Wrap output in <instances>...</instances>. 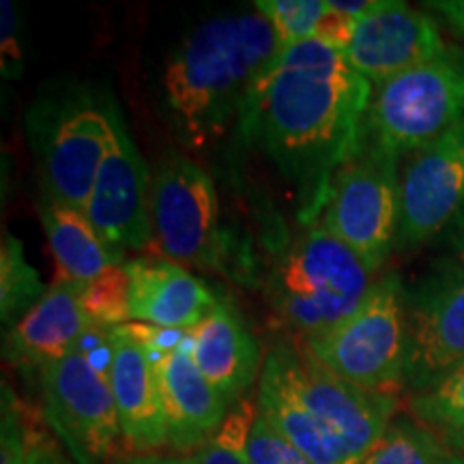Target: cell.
I'll return each mask as SVG.
<instances>
[{
	"instance_id": "6da1fadb",
	"label": "cell",
	"mask_w": 464,
	"mask_h": 464,
	"mask_svg": "<svg viewBox=\"0 0 464 464\" xmlns=\"http://www.w3.org/2000/svg\"><path fill=\"white\" fill-rule=\"evenodd\" d=\"M372 95L344 52L321 37L282 50L266 73L241 136L258 142L297 194L304 224H316L335 170L362 142Z\"/></svg>"
},
{
	"instance_id": "7a4b0ae2",
	"label": "cell",
	"mask_w": 464,
	"mask_h": 464,
	"mask_svg": "<svg viewBox=\"0 0 464 464\" xmlns=\"http://www.w3.org/2000/svg\"><path fill=\"white\" fill-rule=\"evenodd\" d=\"M280 44L258 11L218 15L196 26L168 56L161 103L177 140L189 150L213 149L243 121Z\"/></svg>"
},
{
	"instance_id": "3957f363",
	"label": "cell",
	"mask_w": 464,
	"mask_h": 464,
	"mask_svg": "<svg viewBox=\"0 0 464 464\" xmlns=\"http://www.w3.org/2000/svg\"><path fill=\"white\" fill-rule=\"evenodd\" d=\"M368 265L321 222L284 241L271 260L265 297L288 332L314 338L346 321L372 288Z\"/></svg>"
},
{
	"instance_id": "277c9868",
	"label": "cell",
	"mask_w": 464,
	"mask_h": 464,
	"mask_svg": "<svg viewBox=\"0 0 464 464\" xmlns=\"http://www.w3.org/2000/svg\"><path fill=\"white\" fill-rule=\"evenodd\" d=\"M464 119V50L437 56L374 89L365 136L393 155H415Z\"/></svg>"
},
{
	"instance_id": "5b68a950",
	"label": "cell",
	"mask_w": 464,
	"mask_h": 464,
	"mask_svg": "<svg viewBox=\"0 0 464 464\" xmlns=\"http://www.w3.org/2000/svg\"><path fill=\"white\" fill-rule=\"evenodd\" d=\"M404 293L398 274L382 276L346 321L304 340V348L340 379L368 392L393 393L404 387Z\"/></svg>"
},
{
	"instance_id": "8992f818",
	"label": "cell",
	"mask_w": 464,
	"mask_h": 464,
	"mask_svg": "<svg viewBox=\"0 0 464 464\" xmlns=\"http://www.w3.org/2000/svg\"><path fill=\"white\" fill-rule=\"evenodd\" d=\"M112 102L72 92L33 110V147L45 202L84 211L112 138Z\"/></svg>"
},
{
	"instance_id": "52a82bcc",
	"label": "cell",
	"mask_w": 464,
	"mask_h": 464,
	"mask_svg": "<svg viewBox=\"0 0 464 464\" xmlns=\"http://www.w3.org/2000/svg\"><path fill=\"white\" fill-rule=\"evenodd\" d=\"M398 158L365 136L355 153L335 170L321 224L379 271L398 246L400 232Z\"/></svg>"
},
{
	"instance_id": "ba28073f",
	"label": "cell",
	"mask_w": 464,
	"mask_h": 464,
	"mask_svg": "<svg viewBox=\"0 0 464 464\" xmlns=\"http://www.w3.org/2000/svg\"><path fill=\"white\" fill-rule=\"evenodd\" d=\"M150 219L155 241L168 260L181 266L226 269L216 185L185 153H168L150 179Z\"/></svg>"
},
{
	"instance_id": "9c48e42d",
	"label": "cell",
	"mask_w": 464,
	"mask_h": 464,
	"mask_svg": "<svg viewBox=\"0 0 464 464\" xmlns=\"http://www.w3.org/2000/svg\"><path fill=\"white\" fill-rule=\"evenodd\" d=\"M44 420L75 464H112L123 439L108 372L75 348L39 370Z\"/></svg>"
},
{
	"instance_id": "30bf717a",
	"label": "cell",
	"mask_w": 464,
	"mask_h": 464,
	"mask_svg": "<svg viewBox=\"0 0 464 464\" xmlns=\"http://www.w3.org/2000/svg\"><path fill=\"white\" fill-rule=\"evenodd\" d=\"M404 387L430 390L464 363V263L437 265L404 293Z\"/></svg>"
},
{
	"instance_id": "8fae6325",
	"label": "cell",
	"mask_w": 464,
	"mask_h": 464,
	"mask_svg": "<svg viewBox=\"0 0 464 464\" xmlns=\"http://www.w3.org/2000/svg\"><path fill=\"white\" fill-rule=\"evenodd\" d=\"M266 362L276 365L312 413L346 445L357 464L363 462L392 426L396 413L393 393L368 392L340 379L305 348L280 344L266 355Z\"/></svg>"
},
{
	"instance_id": "7c38bea8",
	"label": "cell",
	"mask_w": 464,
	"mask_h": 464,
	"mask_svg": "<svg viewBox=\"0 0 464 464\" xmlns=\"http://www.w3.org/2000/svg\"><path fill=\"white\" fill-rule=\"evenodd\" d=\"M150 179L140 150L114 106L112 138L84 213L119 263L127 252L153 241Z\"/></svg>"
},
{
	"instance_id": "4fadbf2b",
	"label": "cell",
	"mask_w": 464,
	"mask_h": 464,
	"mask_svg": "<svg viewBox=\"0 0 464 464\" xmlns=\"http://www.w3.org/2000/svg\"><path fill=\"white\" fill-rule=\"evenodd\" d=\"M398 247L434 239L464 205V119L411 155L400 177Z\"/></svg>"
},
{
	"instance_id": "5bb4252c",
	"label": "cell",
	"mask_w": 464,
	"mask_h": 464,
	"mask_svg": "<svg viewBox=\"0 0 464 464\" xmlns=\"http://www.w3.org/2000/svg\"><path fill=\"white\" fill-rule=\"evenodd\" d=\"M445 48L437 22L406 3L382 0L357 22L344 52L348 65L374 89L430 61Z\"/></svg>"
},
{
	"instance_id": "9a60e30c",
	"label": "cell",
	"mask_w": 464,
	"mask_h": 464,
	"mask_svg": "<svg viewBox=\"0 0 464 464\" xmlns=\"http://www.w3.org/2000/svg\"><path fill=\"white\" fill-rule=\"evenodd\" d=\"M110 385L121 432L131 454H150L168 443V423L158 376V359L149 340L136 329L116 327L108 334Z\"/></svg>"
},
{
	"instance_id": "2e32d148",
	"label": "cell",
	"mask_w": 464,
	"mask_h": 464,
	"mask_svg": "<svg viewBox=\"0 0 464 464\" xmlns=\"http://www.w3.org/2000/svg\"><path fill=\"white\" fill-rule=\"evenodd\" d=\"M158 376L168 423V445L177 454L198 451L228 417V404L196 365L189 335L174 340L161 351Z\"/></svg>"
},
{
	"instance_id": "e0dca14e",
	"label": "cell",
	"mask_w": 464,
	"mask_h": 464,
	"mask_svg": "<svg viewBox=\"0 0 464 464\" xmlns=\"http://www.w3.org/2000/svg\"><path fill=\"white\" fill-rule=\"evenodd\" d=\"M86 284L58 280L5 335V359L17 368L42 370L80 348L97 329L86 314L82 295Z\"/></svg>"
},
{
	"instance_id": "ac0fdd59",
	"label": "cell",
	"mask_w": 464,
	"mask_h": 464,
	"mask_svg": "<svg viewBox=\"0 0 464 464\" xmlns=\"http://www.w3.org/2000/svg\"><path fill=\"white\" fill-rule=\"evenodd\" d=\"M131 318L160 329H196L218 305L216 297L181 265L168 258L125 263Z\"/></svg>"
},
{
	"instance_id": "d6986e66",
	"label": "cell",
	"mask_w": 464,
	"mask_h": 464,
	"mask_svg": "<svg viewBox=\"0 0 464 464\" xmlns=\"http://www.w3.org/2000/svg\"><path fill=\"white\" fill-rule=\"evenodd\" d=\"M189 342L196 365L226 404L243 402L258 374L260 346L239 312L218 301L205 321L191 329Z\"/></svg>"
},
{
	"instance_id": "ffe728a7",
	"label": "cell",
	"mask_w": 464,
	"mask_h": 464,
	"mask_svg": "<svg viewBox=\"0 0 464 464\" xmlns=\"http://www.w3.org/2000/svg\"><path fill=\"white\" fill-rule=\"evenodd\" d=\"M256 411L314 464H357L346 445L329 430L271 362L260 374Z\"/></svg>"
},
{
	"instance_id": "44dd1931",
	"label": "cell",
	"mask_w": 464,
	"mask_h": 464,
	"mask_svg": "<svg viewBox=\"0 0 464 464\" xmlns=\"http://www.w3.org/2000/svg\"><path fill=\"white\" fill-rule=\"evenodd\" d=\"M39 216L61 271V280L91 284L108 269L121 265L92 228L84 211L44 200Z\"/></svg>"
},
{
	"instance_id": "7402d4cb",
	"label": "cell",
	"mask_w": 464,
	"mask_h": 464,
	"mask_svg": "<svg viewBox=\"0 0 464 464\" xmlns=\"http://www.w3.org/2000/svg\"><path fill=\"white\" fill-rule=\"evenodd\" d=\"M3 443L0 464H69L45 426L3 385Z\"/></svg>"
},
{
	"instance_id": "603a6c76",
	"label": "cell",
	"mask_w": 464,
	"mask_h": 464,
	"mask_svg": "<svg viewBox=\"0 0 464 464\" xmlns=\"http://www.w3.org/2000/svg\"><path fill=\"white\" fill-rule=\"evenodd\" d=\"M362 464H464V454L420 421L396 420Z\"/></svg>"
},
{
	"instance_id": "cb8c5ba5",
	"label": "cell",
	"mask_w": 464,
	"mask_h": 464,
	"mask_svg": "<svg viewBox=\"0 0 464 464\" xmlns=\"http://www.w3.org/2000/svg\"><path fill=\"white\" fill-rule=\"evenodd\" d=\"M409 409L415 421L464 454V363L430 390L413 393Z\"/></svg>"
},
{
	"instance_id": "d4e9b609",
	"label": "cell",
	"mask_w": 464,
	"mask_h": 464,
	"mask_svg": "<svg viewBox=\"0 0 464 464\" xmlns=\"http://www.w3.org/2000/svg\"><path fill=\"white\" fill-rule=\"evenodd\" d=\"M44 284L28 265L24 246L14 235H5L0 252V316L3 323L17 321V314L31 310L44 297Z\"/></svg>"
},
{
	"instance_id": "484cf974",
	"label": "cell",
	"mask_w": 464,
	"mask_h": 464,
	"mask_svg": "<svg viewBox=\"0 0 464 464\" xmlns=\"http://www.w3.org/2000/svg\"><path fill=\"white\" fill-rule=\"evenodd\" d=\"M254 9L274 28L282 50L316 39L327 17L324 0H258Z\"/></svg>"
},
{
	"instance_id": "4316f807",
	"label": "cell",
	"mask_w": 464,
	"mask_h": 464,
	"mask_svg": "<svg viewBox=\"0 0 464 464\" xmlns=\"http://www.w3.org/2000/svg\"><path fill=\"white\" fill-rule=\"evenodd\" d=\"M82 304L97 329H116V324L130 321V276L125 265H116L95 282L86 284Z\"/></svg>"
},
{
	"instance_id": "83f0119b",
	"label": "cell",
	"mask_w": 464,
	"mask_h": 464,
	"mask_svg": "<svg viewBox=\"0 0 464 464\" xmlns=\"http://www.w3.org/2000/svg\"><path fill=\"white\" fill-rule=\"evenodd\" d=\"M256 417V404L243 400L230 411L219 430L196 451L198 464H249L247 437Z\"/></svg>"
},
{
	"instance_id": "f1b7e54d",
	"label": "cell",
	"mask_w": 464,
	"mask_h": 464,
	"mask_svg": "<svg viewBox=\"0 0 464 464\" xmlns=\"http://www.w3.org/2000/svg\"><path fill=\"white\" fill-rule=\"evenodd\" d=\"M249 464H314L256 411L247 437Z\"/></svg>"
},
{
	"instance_id": "f546056e",
	"label": "cell",
	"mask_w": 464,
	"mask_h": 464,
	"mask_svg": "<svg viewBox=\"0 0 464 464\" xmlns=\"http://www.w3.org/2000/svg\"><path fill=\"white\" fill-rule=\"evenodd\" d=\"M3 73L7 78H17L22 73V52L17 44V14L14 3L3 0Z\"/></svg>"
},
{
	"instance_id": "4dcf8cb0",
	"label": "cell",
	"mask_w": 464,
	"mask_h": 464,
	"mask_svg": "<svg viewBox=\"0 0 464 464\" xmlns=\"http://www.w3.org/2000/svg\"><path fill=\"white\" fill-rule=\"evenodd\" d=\"M112 464H198L194 454H130L114 458Z\"/></svg>"
},
{
	"instance_id": "1f68e13d",
	"label": "cell",
	"mask_w": 464,
	"mask_h": 464,
	"mask_svg": "<svg viewBox=\"0 0 464 464\" xmlns=\"http://www.w3.org/2000/svg\"><path fill=\"white\" fill-rule=\"evenodd\" d=\"M426 7L443 15L445 22L464 39V0H437V3H426Z\"/></svg>"
},
{
	"instance_id": "d6a6232c",
	"label": "cell",
	"mask_w": 464,
	"mask_h": 464,
	"mask_svg": "<svg viewBox=\"0 0 464 464\" xmlns=\"http://www.w3.org/2000/svg\"><path fill=\"white\" fill-rule=\"evenodd\" d=\"M445 232H448V243L456 260L464 263V205L456 213V218L451 219V224L445 228Z\"/></svg>"
}]
</instances>
